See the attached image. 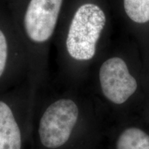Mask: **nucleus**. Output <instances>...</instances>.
<instances>
[{
	"instance_id": "f257e3e1",
	"label": "nucleus",
	"mask_w": 149,
	"mask_h": 149,
	"mask_svg": "<svg viewBox=\"0 0 149 149\" xmlns=\"http://www.w3.org/2000/svg\"><path fill=\"white\" fill-rule=\"evenodd\" d=\"M103 8L91 0H67L53 44L68 78L77 79L79 67L92 60L107 25Z\"/></svg>"
},
{
	"instance_id": "f03ea898",
	"label": "nucleus",
	"mask_w": 149,
	"mask_h": 149,
	"mask_svg": "<svg viewBox=\"0 0 149 149\" xmlns=\"http://www.w3.org/2000/svg\"><path fill=\"white\" fill-rule=\"evenodd\" d=\"M67 0H12L11 20L26 55L31 85L45 78L53 44Z\"/></svg>"
},
{
	"instance_id": "7ed1b4c3",
	"label": "nucleus",
	"mask_w": 149,
	"mask_h": 149,
	"mask_svg": "<svg viewBox=\"0 0 149 149\" xmlns=\"http://www.w3.org/2000/svg\"><path fill=\"white\" fill-rule=\"evenodd\" d=\"M80 109L75 97L59 96L44 109L37 125V137L44 149H64L75 135Z\"/></svg>"
},
{
	"instance_id": "20e7f679",
	"label": "nucleus",
	"mask_w": 149,
	"mask_h": 149,
	"mask_svg": "<svg viewBox=\"0 0 149 149\" xmlns=\"http://www.w3.org/2000/svg\"><path fill=\"white\" fill-rule=\"evenodd\" d=\"M99 80L102 93L115 104L127 101L137 87L136 79L130 74L124 59L113 57L104 61L99 70Z\"/></svg>"
},
{
	"instance_id": "39448f33",
	"label": "nucleus",
	"mask_w": 149,
	"mask_h": 149,
	"mask_svg": "<svg viewBox=\"0 0 149 149\" xmlns=\"http://www.w3.org/2000/svg\"><path fill=\"white\" fill-rule=\"evenodd\" d=\"M10 74L29 77L26 55L13 22L6 31L0 27V81Z\"/></svg>"
},
{
	"instance_id": "423d86ee",
	"label": "nucleus",
	"mask_w": 149,
	"mask_h": 149,
	"mask_svg": "<svg viewBox=\"0 0 149 149\" xmlns=\"http://www.w3.org/2000/svg\"><path fill=\"white\" fill-rule=\"evenodd\" d=\"M23 137L10 104L0 99V149H22Z\"/></svg>"
},
{
	"instance_id": "0eeeda50",
	"label": "nucleus",
	"mask_w": 149,
	"mask_h": 149,
	"mask_svg": "<svg viewBox=\"0 0 149 149\" xmlns=\"http://www.w3.org/2000/svg\"><path fill=\"white\" fill-rule=\"evenodd\" d=\"M117 149H149V135L139 128H127L117 139Z\"/></svg>"
},
{
	"instance_id": "6e6552de",
	"label": "nucleus",
	"mask_w": 149,
	"mask_h": 149,
	"mask_svg": "<svg viewBox=\"0 0 149 149\" xmlns=\"http://www.w3.org/2000/svg\"><path fill=\"white\" fill-rule=\"evenodd\" d=\"M124 8L132 21L139 24L149 22V0H124Z\"/></svg>"
}]
</instances>
